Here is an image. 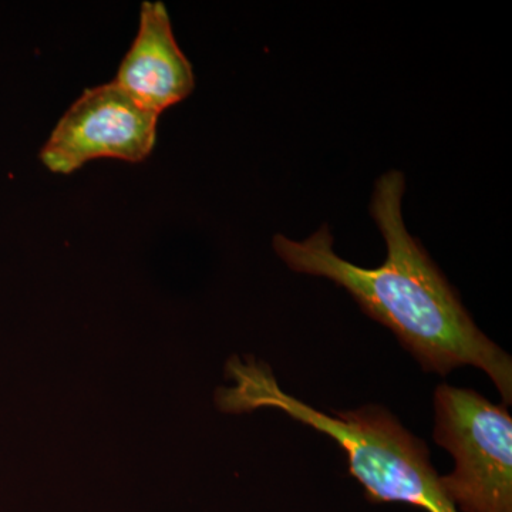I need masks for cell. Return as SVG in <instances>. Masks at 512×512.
<instances>
[{
	"instance_id": "1",
	"label": "cell",
	"mask_w": 512,
	"mask_h": 512,
	"mask_svg": "<svg viewBox=\"0 0 512 512\" xmlns=\"http://www.w3.org/2000/svg\"><path fill=\"white\" fill-rule=\"evenodd\" d=\"M404 191L406 178L400 171L376 181L370 215L387 247L386 261L377 268H363L336 254L328 225L302 242L275 235V252L292 271L322 276L346 289L367 316L392 330L426 372L446 376L458 366H476L511 404L510 355L477 328L456 289L407 231Z\"/></svg>"
},
{
	"instance_id": "2",
	"label": "cell",
	"mask_w": 512,
	"mask_h": 512,
	"mask_svg": "<svg viewBox=\"0 0 512 512\" xmlns=\"http://www.w3.org/2000/svg\"><path fill=\"white\" fill-rule=\"evenodd\" d=\"M241 372L232 392L241 407H272L326 434L345 451L349 471L375 503H406L427 512H458L430 463L429 448L387 410L365 406L326 414L282 392L268 367Z\"/></svg>"
},
{
	"instance_id": "3",
	"label": "cell",
	"mask_w": 512,
	"mask_h": 512,
	"mask_svg": "<svg viewBox=\"0 0 512 512\" xmlns=\"http://www.w3.org/2000/svg\"><path fill=\"white\" fill-rule=\"evenodd\" d=\"M434 440L456 461L440 477L463 512H512V419L474 390L441 384L434 394Z\"/></svg>"
},
{
	"instance_id": "4",
	"label": "cell",
	"mask_w": 512,
	"mask_h": 512,
	"mask_svg": "<svg viewBox=\"0 0 512 512\" xmlns=\"http://www.w3.org/2000/svg\"><path fill=\"white\" fill-rule=\"evenodd\" d=\"M158 119L114 82L89 87L57 121L40 161L60 175L99 158L143 163L156 146Z\"/></svg>"
},
{
	"instance_id": "5",
	"label": "cell",
	"mask_w": 512,
	"mask_h": 512,
	"mask_svg": "<svg viewBox=\"0 0 512 512\" xmlns=\"http://www.w3.org/2000/svg\"><path fill=\"white\" fill-rule=\"evenodd\" d=\"M113 82L158 116L194 92L192 64L178 46L170 13L160 0L141 3L137 35Z\"/></svg>"
}]
</instances>
